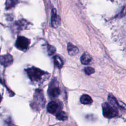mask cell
Segmentation results:
<instances>
[{"instance_id": "6da1fadb", "label": "cell", "mask_w": 126, "mask_h": 126, "mask_svg": "<svg viewBox=\"0 0 126 126\" xmlns=\"http://www.w3.org/2000/svg\"><path fill=\"white\" fill-rule=\"evenodd\" d=\"M25 71L31 81L33 83H42L48 79L50 76L48 72L33 66L26 69Z\"/></svg>"}, {"instance_id": "7a4b0ae2", "label": "cell", "mask_w": 126, "mask_h": 126, "mask_svg": "<svg viewBox=\"0 0 126 126\" xmlns=\"http://www.w3.org/2000/svg\"><path fill=\"white\" fill-rule=\"evenodd\" d=\"M45 103V99L42 90H36L33 95V99L31 103V107L36 111H39L44 107Z\"/></svg>"}, {"instance_id": "3957f363", "label": "cell", "mask_w": 126, "mask_h": 126, "mask_svg": "<svg viewBox=\"0 0 126 126\" xmlns=\"http://www.w3.org/2000/svg\"><path fill=\"white\" fill-rule=\"evenodd\" d=\"M103 116L107 118H112L117 116L118 111L117 107L108 102H104L102 104Z\"/></svg>"}, {"instance_id": "277c9868", "label": "cell", "mask_w": 126, "mask_h": 126, "mask_svg": "<svg viewBox=\"0 0 126 126\" xmlns=\"http://www.w3.org/2000/svg\"><path fill=\"white\" fill-rule=\"evenodd\" d=\"M61 91L57 80L54 78L50 83L48 90V94L51 97H56L59 95Z\"/></svg>"}, {"instance_id": "5b68a950", "label": "cell", "mask_w": 126, "mask_h": 126, "mask_svg": "<svg viewBox=\"0 0 126 126\" xmlns=\"http://www.w3.org/2000/svg\"><path fill=\"white\" fill-rule=\"evenodd\" d=\"M30 44V40L24 36H19L15 42L17 48L21 51L26 50Z\"/></svg>"}, {"instance_id": "8992f818", "label": "cell", "mask_w": 126, "mask_h": 126, "mask_svg": "<svg viewBox=\"0 0 126 126\" xmlns=\"http://www.w3.org/2000/svg\"><path fill=\"white\" fill-rule=\"evenodd\" d=\"M60 18L57 14L56 10L53 9L51 12V22L52 26L54 28H57L59 27L60 24Z\"/></svg>"}, {"instance_id": "52a82bcc", "label": "cell", "mask_w": 126, "mask_h": 126, "mask_svg": "<svg viewBox=\"0 0 126 126\" xmlns=\"http://www.w3.org/2000/svg\"><path fill=\"white\" fill-rule=\"evenodd\" d=\"M13 61V57L10 54H7L0 56V64L4 66L10 65L12 63Z\"/></svg>"}, {"instance_id": "ba28073f", "label": "cell", "mask_w": 126, "mask_h": 126, "mask_svg": "<svg viewBox=\"0 0 126 126\" xmlns=\"http://www.w3.org/2000/svg\"><path fill=\"white\" fill-rule=\"evenodd\" d=\"M59 107V105L57 102L54 101H52L48 103L47 107V110L49 113L54 114L57 111Z\"/></svg>"}, {"instance_id": "9c48e42d", "label": "cell", "mask_w": 126, "mask_h": 126, "mask_svg": "<svg viewBox=\"0 0 126 126\" xmlns=\"http://www.w3.org/2000/svg\"><path fill=\"white\" fill-rule=\"evenodd\" d=\"M92 57L89 53L87 52H85L84 53H83L80 58L81 62L83 64H88L92 62Z\"/></svg>"}, {"instance_id": "30bf717a", "label": "cell", "mask_w": 126, "mask_h": 126, "mask_svg": "<svg viewBox=\"0 0 126 126\" xmlns=\"http://www.w3.org/2000/svg\"><path fill=\"white\" fill-rule=\"evenodd\" d=\"M67 51L69 55L74 56L78 53L79 50L76 46L70 43H68L67 44Z\"/></svg>"}, {"instance_id": "8fae6325", "label": "cell", "mask_w": 126, "mask_h": 126, "mask_svg": "<svg viewBox=\"0 0 126 126\" xmlns=\"http://www.w3.org/2000/svg\"><path fill=\"white\" fill-rule=\"evenodd\" d=\"M80 102L84 104H90L93 102V100L91 96L88 94H83L80 97Z\"/></svg>"}, {"instance_id": "7c38bea8", "label": "cell", "mask_w": 126, "mask_h": 126, "mask_svg": "<svg viewBox=\"0 0 126 126\" xmlns=\"http://www.w3.org/2000/svg\"><path fill=\"white\" fill-rule=\"evenodd\" d=\"M54 63L55 65L58 68H61L63 64V60L59 56L54 57Z\"/></svg>"}, {"instance_id": "4fadbf2b", "label": "cell", "mask_w": 126, "mask_h": 126, "mask_svg": "<svg viewBox=\"0 0 126 126\" xmlns=\"http://www.w3.org/2000/svg\"><path fill=\"white\" fill-rule=\"evenodd\" d=\"M56 118L58 120L61 121H65L67 119V114L63 111H59L56 115Z\"/></svg>"}, {"instance_id": "5bb4252c", "label": "cell", "mask_w": 126, "mask_h": 126, "mask_svg": "<svg viewBox=\"0 0 126 126\" xmlns=\"http://www.w3.org/2000/svg\"><path fill=\"white\" fill-rule=\"evenodd\" d=\"M108 99L109 102V103L111 104V105H112L113 106H114L116 107H117L119 106L118 102H117L116 99L112 94H109L108 97Z\"/></svg>"}, {"instance_id": "9a60e30c", "label": "cell", "mask_w": 126, "mask_h": 126, "mask_svg": "<svg viewBox=\"0 0 126 126\" xmlns=\"http://www.w3.org/2000/svg\"><path fill=\"white\" fill-rule=\"evenodd\" d=\"M84 71H85V72L86 74L89 75H91V74L94 73V69L93 67L89 66V67H85V69H84Z\"/></svg>"}, {"instance_id": "2e32d148", "label": "cell", "mask_w": 126, "mask_h": 126, "mask_svg": "<svg viewBox=\"0 0 126 126\" xmlns=\"http://www.w3.org/2000/svg\"><path fill=\"white\" fill-rule=\"evenodd\" d=\"M56 52V49L54 47L51 45H48L47 46V52L49 55H53Z\"/></svg>"}, {"instance_id": "e0dca14e", "label": "cell", "mask_w": 126, "mask_h": 126, "mask_svg": "<svg viewBox=\"0 0 126 126\" xmlns=\"http://www.w3.org/2000/svg\"><path fill=\"white\" fill-rule=\"evenodd\" d=\"M1 100H2V96H1V94H0V103L1 101Z\"/></svg>"}, {"instance_id": "ac0fdd59", "label": "cell", "mask_w": 126, "mask_h": 126, "mask_svg": "<svg viewBox=\"0 0 126 126\" xmlns=\"http://www.w3.org/2000/svg\"></svg>"}]
</instances>
